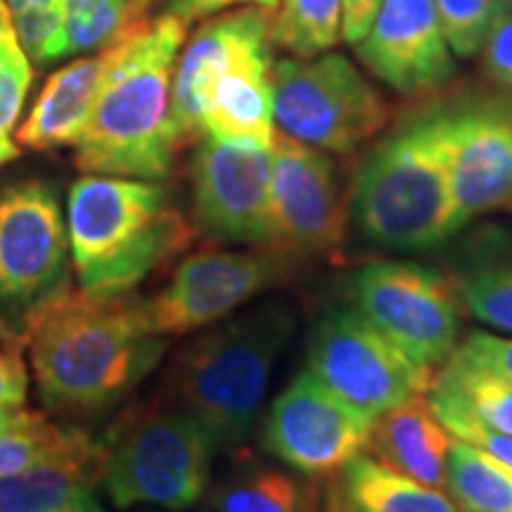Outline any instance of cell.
Wrapping results in <instances>:
<instances>
[{
  "mask_svg": "<svg viewBox=\"0 0 512 512\" xmlns=\"http://www.w3.org/2000/svg\"><path fill=\"white\" fill-rule=\"evenodd\" d=\"M38 394L50 411H105L155 370L169 337L152 335L143 299L67 290L24 325Z\"/></svg>",
  "mask_w": 512,
  "mask_h": 512,
  "instance_id": "6da1fadb",
  "label": "cell"
},
{
  "mask_svg": "<svg viewBox=\"0 0 512 512\" xmlns=\"http://www.w3.org/2000/svg\"><path fill=\"white\" fill-rule=\"evenodd\" d=\"M349 219L363 240L392 252H427L460 233L441 98L406 110L370 145L351 185Z\"/></svg>",
  "mask_w": 512,
  "mask_h": 512,
  "instance_id": "7a4b0ae2",
  "label": "cell"
},
{
  "mask_svg": "<svg viewBox=\"0 0 512 512\" xmlns=\"http://www.w3.org/2000/svg\"><path fill=\"white\" fill-rule=\"evenodd\" d=\"M188 24L147 17L114 43V62L74 145L86 174L162 181L178 155L169 128L171 81Z\"/></svg>",
  "mask_w": 512,
  "mask_h": 512,
  "instance_id": "3957f363",
  "label": "cell"
},
{
  "mask_svg": "<svg viewBox=\"0 0 512 512\" xmlns=\"http://www.w3.org/2000/svg\"><path fill=\"white\" fill-rule=\"evenodd\" d=\"M297 332L285 299H261L223 318L178 351L169 375L178 406L195 415L216 451L245 458L259 425L271 377Z\"/></svg>",
  "mask_w": 512,
  "mask_h": 512,
  "instance_id": "277c9868",
  "label": "cell"
},
{
  "mask_svg": "<svg viewBox=\"0 0 512 512\" xmlns=\"http://www.w3.org/2000/svg\"><path fill=\"white\" fill-rule=\"evenodd\" d=\"M67 238L81 290L114 297L188 252L195 228L162 183L86 174L69 188Z\"/></svg>",
  "mask_w": 512,
  "mask_h": 512,
  "instance_id": "5b68a950",
  "label": "cell"
},
{
  "mask_svg": "<svg viewBox=\"0 0 512 512\" xmlns=\"http://www.w3.org/2000/svg\"><path fill=\"white\" fill-rule=\"evenodd\" d=\"M102 448L100 484L117 508L188 510L207 494L216 444L178 403L126 413Z\"/></svg>",
  "mask_w": 512,
  "mask_h": 512,
  "instance_id": "8992f818",
  "label": "cell"
},
{
  "mask_svg": "<svg viewBox=\"0 0 512 512\" xmlns=\"http://www.w3.org/2000/svg\"><path fill=\"white\" fill-rule=\"evenodd\" d=\"M275 128L328 155H354L389 124V105L347 55L273 62Z\"/></svg>",
  "mask_w": 512,
  "mask_h": 512,
  "instance_id": "52a82bcc",
  "label": "cell"
},
{
  "mask_svg": "<svg viewBox=\"0 0 512 512\" xmlns=\"http://www.w3.org/2000/svg\"><path fill=\"white\" fill-rule=\"evenodd\" d=\"M351 309L434 377L460 344L463 302L451 275L415 261H370L349 273Z\"/></svg>",
  "mask_w": 512,
  "mask_h": 512,
  "instance_id": "ba28073f",
  "label": "cell"
},
{
  "mask_svg": "<svg viewBox=\"0 0 512 512\" xmlns=\"http://www.w3.org/2000/svg\"><path fill=\"white\" fill-rule=\"evenodd\" d=\"M299 266L302 259L273 247L192 252L178 261L171 280L155 297L143 299L147 325L159 337L202 330L285 285Z\"/></svg>",
  "mask_w": 512,
  "mask_h": 512,
  "instance_id": "9c48e42d",
  "label": "cell"
},
{
  "mask_svg": "<svg viewBox=\"0 0 512 512\" xmlns=\"http://www.w3.org/2000/svg\"><path fill=\"white\" fill-rule=\"evenodd\" d=\"M306 370L344 403L370 418L430 389L432 377L408 361L349 304L330 306L313 325Z\"/></svg>",
  "mask_w": 512,
  "mask_h": 512,
  "instance_id": "30bf717a",
  "label": "cell"
},
{
  "mask_svg": "<svg viewBox=\"0 0 512 512\" xmlns=\"http://www.w3.org/2000/svg\"><path fill=\"white\" fill-rule=\"evenodd\" d=\"M349 195L328 152L278 131L271 147L266 247L297 259L342 252Z\"/></svg>",
  "mask_w": 512,
  "mask_h": 512,
  "instance_id": "8fae6325",
  "label": "cell"
},
{
  "mask_svg": "<svg viewBox=\"0 0 512 512\" xmlns=\"http://www.w3.org/2000/svg\"><path fill=\"white\" fill-rule=\"evenodd\" d=\"M67 280V221L53 185L31 178L0 190V306L27 325L69 290Z\"/></svg>",
  "mask_w": 512,
  "mask_h": 512,
  "instance_id": "7c38bea8",
  "label": "cell"
},
{
  "mask_svg": "<svg viewBox=\"0 0 512 512\" xmlns=\"http://www.w3.org/2000/svg\"><path fill=\"white\" fill-rule=\"evenodd\" d=\"M458 228L512 204V91L472 88L441 98Z\"/></svg>",
  "mask_w": 512,
  "mask_h": 512,
  "instance_id": "4fadbf2b",
  "label": "cell"
},
{
  "mask_svg": "<svg viewBox=\"0 0 512 512\" xmlns=\"http://www.w3.org/2000/svg\"><path fill=\"white\" fill-rule=\"evenodd\" d=\"M373 420L302 370L275 396L261 444L290 470L325 479L366 451Z\"/></svg>",
  "mask_w": 512,
  "mask_h": 512,
  "instance_id": "5bb4252c",
  "label": "cell"
},
{
  "mask_svg": "<svg viewBox=\"0 0 512 512\" xmlns=\"http://www.w3.org/2000/svg\"><path fill=\"white\" fill-rule=\"evenodd\" d=\"M192 219L209 240L266 247L271 150L202 136L190 166Z\"/></svg>",
  "mask_w": 512,
  "mask_h": 512,
  "instance_id": "9a60e30c",
  "label": "cell"
},
{
  "mask_svg": "<svg viewBox=\"0 0 512 512\" xmlns=\"http://www.w3.org/2000/svg\"><path fill=\"white\" fill-rule=\"evenodd\" d=\"M354 50L370 74L408 98H430L456 76V55L432 0H380Z\"/></svg>",
  "mask_w": 512,
  "mask_h": 512,
  "instance_id": "2e32d148",
  "label": "cell"
},
{
  "mask_svg": "<svg viewBox=\"0 0 512 512\" xmlns=\"http://www.w3.org/2000/svg\"><path fill=\"white\" fill-rule=\"evenodd\" d=\"M271 41V10L238 8L204 19L202 27L185 38L171 81L169 128L181 152L202 138V105L214 76L240 50Z\"/></svg>",
  "mask_w": 512,
  "mask_h": 512,
  "instance_id": "e0dca14e",
  "label": "cell"
},
{
  "mask_svg": "<svg viewBox=\"0 0 512 512\" xmlns=\"http://www.w3.org/2000/svg\"><path fill=\"white\" fill-rule=\"evenodd\" d=\"M273 43H254L211 81L202 105V136L252 143L271 150L278 136L273 117Z\"/></svg>",
  "mask_w": 512,
  "mask_h": 512,
  "instance_id": "ac0fdd59",
  "label": "cell"
},
{
  "mask_svg": "<svg viewBox=\"0 0 512 512\" xmlns=\"http://www.w3.org/2000/svg\"><path fill=\"white\" fill-rule=\"evenodd\" d=\"M102 439L74 427L67 444L36 465L0 477V512H62L93 501L102 475Z\"/></svg>",
  "mask_w": 512,
  "mask_h": 512,
  "instance_id": "d6986e66",
  "label": "cell"
},
{
  "mask_svg": "<svg viewBox=\"0 0 512 512\" xmlns=\"http://www.w3.org/2000/svg\"><path fill=\"white\" fill-rule=\"evenodd\" d=\"M112 62L114 46L76 57L57 69L15 131L17 145L29 150H57L79 143Z\"/></svg>",
  "mask_w": 512,
  "mask_h": 512,
  "instance_id": "ffe728a7",
  "label": "cell"
},
{
  "mask_svg": "<svg viewBox=\"0 0 512 512\" xmlns=\"http://www.w3.org/2000/svg\"><path fill=\"white\" fill-rule=\"evenodd\" d=\"M451 434L437 420L425 394L377 415L370 427L366 453L389 470L415 482L444 489Z\"/></svg>",
  "mask_w": 512,
  "mask_h": 512,
  "instance_id": "44dd1931",
  "label": "cell"
},
{
  "mask_svg": "<svg viewBox=\"0 0 512 512\" xmlns=\"http://www.w3.org/2000/svg\"><path fill=\"white\" fill-rule=\"evenodd\" d=\"M425 396L448 434L475 425L512 437V382L472 366L456 351L434 373Z\"/></svg>",
  "mask_w": 512,
  "mask_h": 512,
  "instance_id": "7402d4cb",
  "label": "cell"
},
{
  "mask_svg": "<svg viewBox=\"0 0 512 512\" xmlns=\"http://www.w3.org/2000/svg\"><path fill=\"white\" fill-rule=\"evenodd\" d=\"M330 512H460L444 489H432L389 470L375 458L356 456L328 486Z\"/></svg>",
  "mask_w": 512,
  "mask_h": 512,
  "instance_id": "603a6c76",
  "label": "cell"
},
{
  "mask_svg": "<svg viewBox=\"0 0 512 512\" xmlns=\"http://www.w3.org/2000/svg\"><path fill=\"white\" fill-rule=\"evenodd\" d=\"M448 275L479 323L512 335V233L482 230L467 242Z\"/></svg>",
  "mask_w": 512,
  "mask_h": 512,
  "instance_id": "cb8c5ba5",
  "label": "cell"
},
{
  "mask_svg": "<svg viewBox=\"0 0 512 512\" xmlns=\"http://www.w3.org/2000/svg\"><path fill=\"white\" fill-rule=\"evenodd\" d=\"M323 479L271 465H245L216 486L214 512H323Z\"/></svg>",
  "mask_w": 512,
  "mask_h": 512,
  "instance_id": "d4e9b609",
  "label": "cell"
},
{
  "mask_svg": "<svg viewBox=\"0 0 512 512\" xmlns=\"http://www.w3.org/2000/svg\"><path fill=\"white\" fill-rule=\"evenodd\" d=\"M444 491L460 512H512V465L451 437Z\"/></svg>",
  "mask_w": 512,
  "mask_h": 512,
  "instance_id": "484cf974",
  "label": "cell"
},
{
  "mask_svg": "<svg viewBox=\"0 0 512 512\" xmlns=\"http://www.w3.org/2000/svg\"><path fill=\"white\" fill-rule=\"evenodd\" d=\"M342 0H275L271 43L292 57L328 53L342 38Z\"/></svg>",
  "mask_w": 512,
  "mask_h": 512,
  "instance_id": "4316f807",
  "label": "cell"
},
{
  "mask_svg": "<svg viewBox=\"0 0 512 512\" xmlns=\"http://www.w3.org/2000/svg\"><path fill=\"white\" fill-rule=\"evenodd\" d=\"M145 19L133 0H62V60L110 48Z\"/></svg>",
  "mask_w": 512,
  "mask_h": 512,
  "instance_id": "83f0119b",
  "label": "cell"
},
{
  "mask_svg": "<svg viewBox=\"0 0 512 512\" xmlns=\"http://www.w3.org/2000/svg\"><path fill=\"white\" fill-rule=\"evenodd\" d=\"M72 432L74 427L55 425L46 415L27 411L24 406L0 411V477L36 465L67 444Z\"/></svg>",
  "mask_w": 512,
  "mask_h": 512,
  "instance_id": "f1b7e54d",
  "label": "cell"
},
{
  "mask_svg": "<svg viewBox=\"0 0 512 512\" xmlns=\"http://www.w3.org/2000/svg\"><path fill=\"white\" fill-rule=\"evenodd\" d=\"M34 83V62L19 43L8 5L0 0V143H15L24 100Z\"/></svg>",
  "mask_w": 512,
  "mask_h": 512,
  "instance_id": "f546056e",
  "label": "cell"
},
{
  "mask_svg": "<svg viewBox=\"0 0 512 512\" xmlns=\"http://www.w3.org/2000/svg\"><path fill=\"white\" fill-rule=\"evenodd\" d=\"M29 60L48 67L62 60V0H3Z\"/></svg>",
  "mask_w": 512,
  "mask_h": 512,
  "instance_id": "4dcf8cb0",
  "label": "cell"
},
{
  "mask_svg": "<svg viewBox=\"0 0 512 512\" xmlns=\"http://www.w3.org/2000/svg\"><path fill=\"white\" fill-rule=\"evenodd\" d=\"M453 55L470 60L482 50L496 17L512 0H432Z\"/></svg>",
  "mask_w": 512,
  "mask_h": 512,
  "instance_id": "1f68e13d",
  "label": "cell"
},
{
  "mask_svg": "<svg viewBox=\"0 0 512 512\" xmlns=\"http://www.w3.org/2000/svg\"><path fill=\"white\" fill-rule=\"evenodd\" d=\"M479 53H482V69L491 86L512 91V3L491 24Z\"/></svg>",
  "mask_w": 512,
  "mask_h": 512,
  "instance_id": "d6a6232c",
  "label": "cell"
},
{
  "mask_svg": "<svg viewBox=\"0 0 512 512\" xmlns=\"http://www.w3.org/2000/svg\"><path fill=\"white\" fill-rule=\"evenodd\" d=\"M456 354L472 366L484 368L512 382V337L475 330L458 344Z\"/></svg>",
  "mask_w": 512,
  "mask_h": 512,
  "instance_id": "836d02e7",
  "label": "cell"
},
{
  "mask_svg": "<svg viewBox=\"0 0 512 512\" xmlns=\"http://www.w3.org/2000/svg\"><path fill=\"white\" fill-rule=\"evenodd\" d=\"M155 5H159V15H169L192 24L197 19H209L238 8L273 10L275 0H157Z\"/></svg>",
  "mask_w": 512,
  "mask_h": 512,
  "instance_id": "e575fe53",
  "label": "cell"
},
{
  "mask_svg": "<svg viewBox=\"0 0 512 512\" xmlns=\"http://www.w3.org/2000/svg\"><path fill=\"white\" fill-rule=\"evenodd\" d=\"M27 366L15 349L0 347V411L22 408L27 401Z\"/></svg>",
  "mask_w": 512,
  "mask_h": 512,
  "instance_id": "d590c367",
  "label": "cell"
},
{
  "mask_svg": "<svg viewBox=\"0 0 512 512\" xmlns=\"http://www.w3.org/2000/svg\"><path fill=\"white\" fill-rule=\"evenodd\" d=\"M342 38L351 46H356L373 22L380 0H342Z\"/></svg>",
  "mask_w": 512,
  "mask_h": 512,
  "instance_id": "8d00e7d4",
  "label": "cell"
},
{
  "mask_svg": "<svg viewBox=\"0 0 512 512\" xmlns=\"http://www.w3.org/2000/svg\"><path fill=\"white\" fill-rule=\"evenodd\" d=\"M451 437L484 448V451L494 453L496 458H501L503 463L512 465V437H505V434L484 430V427H475V425L460 427V430L453 432Z\"/></svg>",
  "mask_w": 512,
  "mask_h": 512,
  "instance_id": "74e56055",
  "label": "cell"
},
{
  "mask_svg": "<svg viewBox=\"0 0 512 512\" xmlns=\"http://www.w3.org/2000/svg\"><path fill=\"white\" fill-rule=\"evenodd\" d=\"M19 157V145L17 143H0V166L12 162Z\"/></svg>",
  "mask_w": 512,
  "mask_h": 512,
  "instance_id": "f35d334b",
  "label": "cell"
},
{
  "mask_svg": "<svg viewBox=\"0 0 512 512\" xmlns=\"http://www.w3.org/2000/svg\"><path fill=\"white\" fill-rule=\"evenodd\" d=\"M155 3L157 0H133V8H136L138 17H150V10Z\"/></svg>",
  "mask_w": 512,
  "mask_h": 512,
  "instance_id": "ab89813d",
  "label": "cell"
},
{
  "mask_svg": "<svg viewBox=\"0 0 512 512\" xmlns=\"http://www.w3.org/2000/svg\"><path fill=\"white\" fill-rule=\"evenodd\" d=\"M62 512H105V510H102V505L93 498V501L76 505V508H69V510H62Z\"/></svg>",
  "mask_w": 512,
  "mask_h": 512,
  "instance_id": "60d3db41",
  "label": "cell"
},
{
  "mask_svg": "<svg viewBox=\"0 0 512 512\" xmlns=\"http://www.w3.org/2000/svg\"><path fill=\"white\" fill-rule=\"evenodd\" d=\"M325 501H328V498H325ZM323 512H330V510H328V503H325V510H323Z\"/></svg>",
  "mask_w": 512,
  "mask_h": 512,
  "instance_id": "b9f144b4",
  "label": "cell"
},
{
  "mask_svg": "<svg viewBox=\"0 0 512 512\" xmlns=\"http://www.w3.org/2000/svg\"><path fill=\"white\" fill-rule=\"evenodd\" d=\"M508 209H510V211H512V204H510V207H508Z\"/></svg>",
  "mask_w": 512,
  "mask_h": 512,
  "instance_id": "7bdbcfd3",
  "label": "cell"
}]
</instances>
